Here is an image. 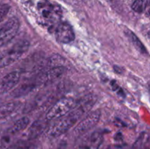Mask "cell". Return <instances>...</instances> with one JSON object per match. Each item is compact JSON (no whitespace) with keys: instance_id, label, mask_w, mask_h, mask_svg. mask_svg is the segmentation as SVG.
<instances>
[{"instance_id":"obj_12","label":"cell","mask_w":150,"mask_h":149,"mask_svg":"<svg viewBox=\"0 0 150 149\" xmlns=\"http://www.w3.org/2000/svg\"><path fill=\"white\" fill-rule=\"evenodd\" d=\"M20 102H10L0 106V119L6 118L11 115L19 108Z\"/></svg>"},{"instance_id":"obj_11","label":"cell","mask_w":150,"mask_h":149,"mask_svg":"<svg viewBox=\"0 0 150 149\" xmlns=\"http://www.w3.org/2000/svg\"><path fill=\"white\" fill-rule=\"evenodd\" d=\"M45 120H47L46 118ZM45 120H37L31 126L29 131H28V139L29 140H35L38 136H40L43 132L47 126V121H45Z\"/></svg>"},{"instance_id":"obj_15","label":"cell","mask_w":150,"mask_h":149,"mask_svg":"<svg viewBox=\"0 0 150 149\" xmlns=\"http://www.w3.org/2000/svg\"><path fill=\"white\" fill-rule=\"evenodd\" d=\"M33 140L27 139L26 140L18 142L16 144L14 145L13 149H35L36 145Z\"/></svg>"},{"instance_id":"obj_14","label":"cell","mask_w":150,"mask_h":149,"mask_svg":"<svg viewBox=\"0 0 150 149\" xmlns=\"http://www.w3.org/2000/svg\"><path fill=\"white\" fill-rule=\"evenodd\" d=\"M127 34L129 39L131 40L132 43L133 44L134 47L138 50V51H140L141 53H142L144 54L147 53V51H146V48L144 46L142 42L140 41V39L137 37V36H136L133 32H130V31H128V32H127Z\"/></svg>"},{"instance_id":"obj_17","label":"cell","mask_w":150,"mask_h":149,"mask_svg":"<svg viewBox=\"0 0 150 149\" xmlns=\"http://www.w3.org/2000/svg\"><path fill=\"white\" fill-rule=\"evenodd\" d=\"M10 6L7 4L0 2V23L6 17V15L8 13L9 10H10Z\"/></svg>"},{"instance_id":"obj_9","label":"cell","mask_w":150,"mask_h":149,"mask_svg":"<svg viewBox=\"0 0 150 149\" xmlns=\"http://www.w3.org/2000/svg\"><path fill=\"white\" fill-rule=\"evenodd\" d=\"M40 13L44 20L48 23H54L60 18L61 10L57 5L44 4L40 7Z\"/></svg>"},{"instance_id":"obj_6","label":"cell","mask_w":150,"mask_h":149,"mask_svg":"<svg viewBox=\"0 0 150 149\" xmlns=\"http://www.w3.org/2000/svg\"><path fill=\"white\" fill-rule=\"evenodd\" d=\"M54 29L56 39L61 43L67 44L75 39V33L73 27L67 22H59L51 26Z\"/></svg>"},{"instance_id":"obj_3","label":"cell","mask_w":150,"mask_h":149,"mask_svg":"<svg viewBox=\"0 0 150 149\" xmlns=\"http://www.w3.org/2000/svg\"><path fill=\"white\" fill-rule=\"evenodd\" d=\"M76 103V100L73 98H62L48 110L45 115V118L48 121L59 119L73 109Z\"/></svg>"},{"instance_id":"obj_13","label":"cell","mask_w":150,"mask_h":149,"mask_svg":"<svg viewBox=\"0 0 150 149\" xmlns=\"http://www.w3.org/2000/svg\"><path fill=\"white\" fill-rule=\"evenodd\" d=\"M29 122H30L29 118L26 116H23L22 118L18 119L12 125V127L10 128H11L13 131H14L16 134H18L19 132L23 131L28 127V125L29 124Z\"/></svg>"},{"instance_id":"obj_2","label":"cell","mask_w":150,"mask_h":149,"mask_svg":"<svg viewBox=\"0 0 150 149\" xmlns=\"http://www.w3.org/2000/svg\"><path fill=\"white\" fill-rule=\"evenodd\" d=\"M29 48V42L20 39L0 51V68L5 67L18 60Z\"/></svg>"},{"instance_id":"obj_1","label":"cell","mask_w":150,"mask_h":149,"mask_svg":"<svg viewBox=\"0 0 150 149\" xmlns=\"http://www.w3.org/2000/svg\"><path fill=\"white\" fill-rule=\"evenodd\" d=\"M94 105L92 98L86 99L81 105L75 107L66 115L59 118L58 121L54 123L48 130V135L51 137H57L67 132L72 127L76 126Z\"/></svg>"},{"instance_id":"obj_8","label":"cell","mask_w":150,"mask_h":149,"mask_svg":"<svg viewBox=\"0 0 150 149\" xmlns=\"http://www.w3.org/2000/svg\"><path fill=\"white\" fill-rule=\"evenodd\" d=\"M21 77V73L19 71H13L6 74L0 82V91L5 93L14 89L20 81Z\"/></svg>"},{"instance_id":"obj_5","label":"cell","mask_w":150,"mask_h":149,"mask_svg":"<svg viewBox=\"0 0 150 149\" xmlns=\"http://www.w3.org/2000/svg\"><path fill=\"white\" fill-rule=\"evenodd\" d=\"M100 111L95 110L89 112L84 118L79 121L73 130V134L76 136H81L89 131L98 123L100 118Z\"/></svg>"},{"instance_id":"obj_7","label":"cell","mask_w":150,"mask_h":149,"mask_svg":"<svg viewBox=\"0 0 150 149\" xmlns=\"http://www.w3.org/2000/svg\"><path fill=\"white\" fill-rule=\"evenodd\" d=\"M102 132L93 131L81 141L78 149H99L103 140Z\"/></svg>"},{"instance_id":"obj_16","label":"cell","mask_w":150,"mask_h":149,"mask_svg":"<svg viewBox=\"0 0 150 149\" xmlns=\"http://www.w3.org/2000/svg\"><path fill=\"white\" fill-rule=\"evenodd\" d=\"M148 3L149 0H135L132 4V9L136 13H142L146 8Z\"/></svg>"},{"instance_id":"obj_4","label":"cell","mask_w":150,"mask_h":149,"mask_svg":"<svg viewBox=\"0 0 150 149\" xmlns=\"http://www.w3.org/2000/svg\"><path fill=\"white\" fill-rule=\"evenodd\" d=\"M20 22L16 17L9 19L0 27V48L9 43L17 34Z\"/></svg>"},{"instance_id":"obj_10","label":"cell","mask_w":150,"mask_h":149,"mask_svg":"<svg viewBox=\"0 0 150 149\" xmlns=\"http://www.w3.org/2000/svg\"><path fill=\"white\" fill-rule=\"evenodd\" d=\"M17 134L11 128L0 131V149H9L13 144L14 138Z\"/></svg>"}]
</instances>
